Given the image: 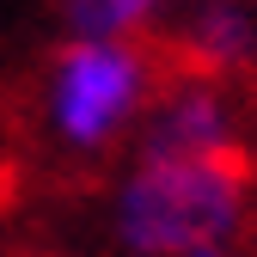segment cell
Listing matches in <instances>:
<instances>
[{"label":"cell","mask_w":257,"mask_h":257,"mask_svg":"<svg viewBox=\"0 0 257 257\" xmlns=\"http://www.w3.org/2000/svg\"><path fill=\"white\" fill-rule=\"evenodd\" d=\"M159 92V61L147 43H92L61 37L37 80V122L74 159H104L135 141V128Z\"/></svg>","instance_id":"7a4b0ae2"},{"label":"cell","mask_w":257,"mask_h":257,"mask_svg":"<svg viewBox=\"0 0 257 257\" xmlns=\"http://www.w3.org/2000/svg\"><path fill=\"white\" fill-rule=\"evenodd\" d=\"M135 153H166V159H227L245 153V110L227 80L208 74H172L159 80L153 104L135 128Z\"/></svg>","instance_id":"3957f363"},{"label":"cell","mask_w":257,"mask_h":257,"mask_svg":"<svg viewBox=\"0 0 257 257\" xmlns=\"http://www.w3.org/2000/svg\"><path fill=\"white\" fill-rule=\"evenodd\" d=\"M196 257H245L239 245H227V251H196Z\"/></svg>","instance_id":"8992f818"},{"label":"cell","mask_w":257,"mask_h":257,"mask_svg":"<svg viewBox=\"0 0 257 257\" xmlns=\"http://www.w3.org/2000/svg\"><path fill=\"white\" fill-rule=\"evenodd\" d=\"M172 37L184 55V74L233 80L239 68L257 61V7L251 0H184Z\"/></svg>","instance_id":"277c9868"},{"label":"cell","mask_w":257,"mask_h":257,"mask_svg":"<svg viewBox=\"0 0 257 257\" xmlns=\"http://www.w3.org/2000/svg\"><path fill=\"white\" fill-rule=\"evenodd\" d=\"M251 159H166V153H135L110 184L104 202V233L122 257H196V251H227L251 227Z\"/></svg>","instance_id":"6da1fadb"},{"label":"cell","mask_w":257,"mask_h":257,"mask_svg":"<svg viewBox=\"0 0 257 257\" xmlns=\"http://www.w3.org/2000/svg\"><path fill=\"white\" fill-rule=\"evenodd\" d=\"M178 0H55L61 31L92 43H147V31L172 19Z\"/></svg>","instance_id":"5b68a950"}]
</instances>
